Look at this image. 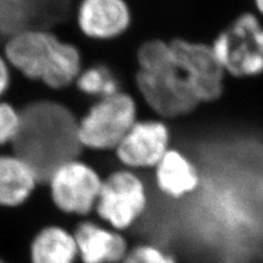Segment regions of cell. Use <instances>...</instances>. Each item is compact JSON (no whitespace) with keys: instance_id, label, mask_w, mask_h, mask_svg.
I'll return each instance as SVG.
<instances>
[{"instance_id":"cell-1","label":"cell","mask_w":263,"mask_h":263,"mask_svg":"<svg viewBox=\"0 0 263 263\" xmlns=\"http://www.w3.org/2000/svg\"><path fill=\"white\" fill-rule=\"evenodd\" d=\"M13 146L14 154L30 164L40 182L47 181L57 167L78 158L82 149L78 121L61 104L35 103L22 112Z\"/></svg>"},{"instance_id":"cell-2","label":"cell","mask_w":263,"mask_h":263,"mask_svg":"<svg viewBox=\"0 0 263 263\" xmlns=\"http://www.w3.org/2000/svg\"><path fill=\"white\" fill-rule=\"evenodd\" d=\"M4 54L12 70L52 89L76 82L82 70L79 49L41 28H21L11 33Z\"/></svg>"},{"instance_id":"cell-3","label":"cell","mask_w":263,"mask_h":263,"mask_svg":"<svg viewBox=\"0 0 263 263\" xmlns=\"http://www.w3.org/2000/svg\"><path fill=\"white\" fill-rule=\"evenodd\" d=\"M138 66L137 88L148 106L160 117H184L200 104L177 69L169 43L147 46L139 56Z\"/></svg>"},{"instance_id":"cell-4","label":"cell","mask_w":263,"mask_h":263,"mask_svg":"<svg viewBox=\"0 0 263 263\" xmlns=\"http://www.w3.org/2000/svg\"><path fill=\"white\" fill-rule=\"evenodd\" d=\"M136 122V102L128 93L119 91L98 99L78 121L80 144L95 151H115Z\"/></svg>"},{"instance_id":"cell-5","label":"cell","mask_w":263,"mask_h":263,"mask_svg":"<svg viewBox=\"0 0 263 263\" xmlns=\"http://www.w3.org/2000/svg\"><path fill=\"white\" fill-rule=\"evenodd\" d=\"M211 48L230 75L253 77L263 73V26L254 14L238 16L219 33Z\"/></svg>"},{"instance_id":"cell-6","label":"cell","mask_w":263,"mask_h":263,"mask_svg":"<svg viewBox=\"0 0 263 263\" xmlns=\"http://www.w3.org/2000/svg\"><path fill=\"white\" fill-rule=\"evenodd\" d=\"M171 56L181 76L199 103L212 102L224 91L225 70L211 45L183 39L169 42Z\"/></svg>"},{"instance_id":"cell-7","label":"cell","mask_w":263,"mask_h":263,"mask_svg":"<svg viewBox=\"0 0 263 263\" xmlns=\"http://www.w3.org/2000/svg\"><path fill=\"white\" fill-rule=\"evenodd\" d=\"M147 193L141 178L119 170L103 180L96 211L115 230L129 228L146 210Z\"/></svg>"},{"instance_id":"cell-8","label":"cell","mask_w":263,"mask_h":263,"mask_svg":"<svg viewBox=\"0 0 263 263\" xmlns=\"http://www.w3.org/2000/svg\"><path fill=\"white\" fill-rule=\"evenodd\" d=\"M46 182L62 212L87 215L96 208L103 180L91 166L76 158L57 167Z\"/></svg>"},{"instance_id":"cell-9","label":"cell","mask_w":263,"mask_h":263,"mask_svg":"<svg viewBox=\"0 0 263 263\" xmlns=\"http://www.w3.org/2000/svg\"><path fill=\"white\" fill-rule=\"evenodd\" d=\"M170 130L159 120L137 121L115 148L128 168H155L170 149Z\"/></svg>"},{"instance_id":"cell-10","label":"cell","mask_w":263,"mask_h":263,"mask_svg":"<svg viewBox=\"0 0 263 263\" xmlns=\"http://www.w3.org/2000/svg\"><path fill=\"white\" fill-rule=\"evenodd\" d=\"M76 18L85 36L96 41H110L127 31L132 13L125 0H81Z\"/></svg>"},{"instance_id":"cell-11","label":"cell","mask_w":263,"mask_h":263,"mask_svg":"<svg viewBox=\"0 0 263 263\" xmlns=\"http://www.w3.org/2000/svg\"><path fill=\"white\" fill-rule=\"evenodd\" d=\"M82 263H121L127 253V243L115 229L93 221H82L73 233Z\"/></svg>"},{"instance_id":"cell-12","label":"cell","mask_w":263,"mask_h":263,"mask_svg":"<svg viewBox=\"0 0 263 263\" xmlns=\"http://www.w3.org/2000/svg\"><path fill=\"white\" fill-rule=\"evenodd\" d=\"M155 169L159 190L172 199H181L193 193L201 183L194 163L177 149L170 148Z\"/></svg>"},{"instance_id":"cell-13","label":"cell","mask_w":263,"mask_h":263,"mask_svg":"<svg viewBox=\"0 0 263 263\" xmlns=\"http://www.w3.org/2000/svg\"><path fill=\"white\" fill-rule=\"evenodd\" d=\"M40 182L34 170L19 156H0V205L19 206L26 202L36 183Z\"/></svg>"},{"instance_id":"cell-14","label":"cell","mask_w":263,"mask_h":263,"mask_svg":"<svg viewBox=\"0 0 263 263\" xmlns=\"http://www.w3.org/2000/svg\"><path fill=\"white\" fill-rule=\"evenodd\" d=\"M32 263H75L78 248L73 234L59 226H48L31 243Z\"/></svg>"},{"instance_id":"cell-15","label":"cell","mask_w":263,"mask_h":263,"mask_svg":"<svg viewBox=\"0 0 263 263\" xmlns=\"http://www.w3.org/2000/svg\"><path fill=\"white\" fill-rule=\"evenodd\" d=\"M76 85L81 92L98 99L121 91L114 72L103 65H96L86 70H81Z\"/></svg>"},{"instance_id":"cell-16","label":"cell","mask_w":263,"mask_h":263,"mask_svg":"<svg viewBox=\"0 0 263 263\" xmlns=\"http://www.w3.org/2000/svg\"><path fill=\"white\" fill-rule=\"evenodd\" d=\"M22 123V112L4 100H0V146L15 141Z\"/></svg>"},{"instance_id":"cell-17","label":"cell","mask_w":263,"mask_h":263,"mask_svg":"<svg viewBox=\"0 0 263 263\" xmlns=\"http://www.w3.org/2000/svg\"><path fill=\"white\" fill-rule=\"evenodd\" d=\"M121 263H177L174 256L157 246L138 245L127 251Z\"/></svg>"},{"instance_id":"cell-18","label":"cell","mask_w":263,"mask_h":263,"mask_svg":"<svg viewBox=\"0 0 263 263\" xmlns=\"http://www.w3.org/2000/svg\"><path fill=\"white\" fill-rule=\"evenodd\" d=\"M12 68L4 52H0V100L9 91L12 81Z\"/></svg>"},{"instance_id":"cell-19","label":"cell","mask_w":263,"mask_h":263,"mask_svg":"<svg viewBox=\"0 0 263 263\" xmlns=\"http://www.w3.org/2000/svg\"><path fill=\"white\" fill-rule=\"evenodd\" d=\"M254 5H256L258 11L263 15V0H254Z\"/></svg>"},{"instance_id":"cell-20","label":"cell","mask_w":263,"mask_h":263,"mask_svg":"<svg viewBox=\"0 0 263 263\" xmlns=\"http://www.w3.org/2000/svg\"><path fill=\"white\" fill-rule=\"evenodd\" d=\"M0 263H8V262H6V261H4L3 259H0Z\"/></svg>"}]
</instances>
